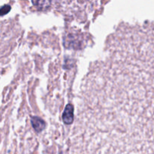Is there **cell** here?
I'll list each match as a JSON object with an SVG mask.
<instances>
[{
    "mask_svg": "<svg viewBox=\"0 0 154 154\" xmlns=\"http://www.w3.org/2000/svg\"><path fill=\"white\" fill-rule=\"evenodd\" d=\"M63 119H64V121L66 123H72V120H73V108H72V105H70V106L68 105L66 107Z\"/></svg>",
    "mask_w": 154,
    "mask_h": 154,
    "instance_id": "1",
    "label": "cell"
},
{
    "mask_svg": "<svg viewBox=\"0 0 154 154\" xmlns=\"http://www.w3.org/2000/svg\"><path fill=\"white\" fill-rule=\"evenodd\" d=\"M32 2L40 9H46L51 5V0H32Z\"/></svg>",
    "mask_w": 154,
    "mask_h": 154,
    "instance_id": "2",
    "label": "cell"
},
{
    "mask_svg": "<svg viewBox=\"0 0 154 154\" xmlns=\"http://www.w3.org/2000/svg\"><path fill=\"white\" fill-rule=\"evenodd\" d=\"M10 9L11 7L9 5H4L3 7H2L1 8H0V16L7 14L8 12L10 11Z\"/></svg>",
    "mask_w": 154,
    "mask_h": 154,
    "instance_id": "3",
    "label": "cell"
}]
</instances>
